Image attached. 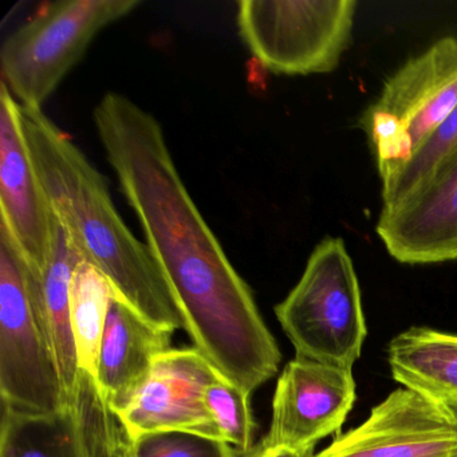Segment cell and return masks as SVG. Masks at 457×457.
<instances>
[{"mask_svg": "<svg viewBox=\"0 0 457 457\" xmlns=\"http://www.w3.org/2000/svg\"><path fill=\"white\" fill-rule=\"evenodd\" d=\"M457 149V106L395 175L382 181V207H389L421 184Z\"/></svg>", "mask_w": 457, "mask_h": 457, "instance_id": "obj_19", "label": "cell"}, {"mask_svg": "<svg viewBox=\"0 0 457 457\" xmlns=\"http://www.w3.org/2000/svg\"><path fill=\"white\" fill-rule=\"evenodd\" d=\"M314 457H457V416L403 386Z\"/></svg>", "mask_w": 457, "mask_h": 457, "instance_id": "obj_8", "label": "cell"}, {"mask_svg": "<svg viewBox=\"0 0 457 457\" xmlns=\"http://www.w3.org/2000/svg\"><path fill=\"white\" fill-rule=\"evenodd\" d=\"M141 6L138 0L47 2L0 50V74L23 108L44 109L93 39Z\"/></svg>", "mask_w": 457, "mask_h": 457, "instance_id": "obj_4", "label": "cell"}, {"mask_svg": "<svg viewBox=\"0 0 457 457\" xmlns=\"http://www.w3.org/2000/svg\"><path fill=\"white\" fill-rule=\"evenodd\" d=\"M315 448H293V446H262L253 448L248 457H314Z\"/></svg>", "mask_w": 457, "mask_h": 457, "instance_id": "obj_21", "label": "cell"}, {"mask_svg": "<svg viewBox=\"0 0 457 457\" xmlns=\"http://www.w3.org/2000/svg\"><path fill=\"white\" fill-rule=\"evenodd\" d=\"M21 125L53 213L84 261L149 322L170 333L184 328L164 275L117 211L105 176L44 109L21 106Z\"/></svg>", "mask_w": 457, "mask_h": 457, "instance_id": "obj_2", "label": "cell"}, {"mask_svg": "<svg viewBox=\"0 0 457 457\" xmlns=\"http://www.w3.org/2000/svg\"><path fill=\"white\" fill-rule=\"evenodd\" d=\"M377 234L400 263L456 261L457 149L405 197L382 207Z\"/></svg>", "mask_w": 457, "mask_h": 457, "instance_id": "obj_12", "label": "cell"}, {"mask_svg": "<svg viewBox=\"0 0 457 457\" xmlns=\"http://www.w3.org/2000/svg\"><path fill=\"white\" fill-rule=\"evenodd\" d=\"M296 357L352 370L368 336L360 283L341 237L312 251L295 287L275 306Z\"/></svg>", "mask_w": 457, "mask_h": 457, "instance_id": "obj_3", "label": "cell"}, {"mask_svg": "<svg viewBox=\"0 0 457 457\" xmlns=\"http://www.w3.org/2000/svg\"><path fill=\"white\" fill-rule=\"evenodd\" d=\"M250 395L221 376L205 390V403L218 428L219 437L229 444L240 457L250 456L255 448V421Z\"/></svg>", "mask_w": 457, "mask_h": 457, "instance_id": "obj_18", "label": "cell"}, {"mask_svg": "<svg viewBox=\"0 0 457 457\" xmlns=\"http://www.w3.org/2000/svg\"><path fill=\"white\" fill-rule=\"evenodd\" d=\"M354 403L352 370L295 357L278 378L271 425L259 445L315 448L341 429Z\"/></svg>", "mask_w": 457, "mask_h": 457, "instance_id": "obj_10", "label": "cell"}, {"mask_svg": "<svg viewBox=\"0 0 457 457\" xmlns=\"http://www.w3.org/2000/svg\"><path fill=\"white\" fill-rule=\"evenodd\" d=\"M172 334L149 322L120 296L112 299L93 379L114 417L132 403L157 358L172 349Z\"/></svg>", "mask_w": 457, "mask_h": 457, "instance_id": "obj_14", "label": "cell"}, {"mask_svg": "<svg viewBox=\"0 0 457 457\" xmlns=\"http://www.w3.org/2000/svg\"><path fill=\"white\" fill-rule=\"evenodd\" d=\"M117 424H119V421H117ZM119 427H117V425L114 427L113 432H112L111 437H109L108 444H106L105 453H104V457H122L119 445Z\"/></svg>", "mask_w": 457, "mask_h": 457, "instance_id": "obj_22", "label": "cell"}, {"mask_svg": "<svg viewBox=\"0 0 457 457\" xmlns=\"http://www.w3.org/2000/svg\"><path fill=\"white\" fill-rule=\"evenodd\" d=\"M355 9L354 0H242L237 30L270 73H330L349 44Z\"/></svg>", "mask_w": 457, "mask_h": 457, "instance_id": "obj_7", "label": "cell"}, {"mask_svg": "<svg viewBox=\"0 0 457 457\" xmlns=\"http://www.w3.org/2000/svg\"><path fill=\"white\" fill-rule=\"evenodd\" d=\"M122 457H240L226 441L186 430L148 433L128 440L120 427Z\"/></svg>", "mask_w": 457, "mask_h": 457, "instance_id": "obj_20", "label": "cell"}, {"mask_svg": "<svg viewBox=\"0 0 457 457\" xmlns=\"http://www.w3.org/2000/svg\"><path fill=\"white\" fill-rule=\"evenodd\" d=\"M218 377L196 347L162 353L132 403L116 416L125 437L186 430L220 440L205 403V390Z\"/></svg>", "mask_w": 457, "mask_h": 457, "instance_id": "obj_9", "label": "cell"}, {"mask_svg": "<svg viewBox=\"0 0 457 457\" xmlns=\"http://www.w3.org/2000/svg\"><path fill=\"white\" fill-rule=\"evenodd\" d=\"M457 106V38L409 60L361 119L381 180L403 167Z\"/></svg>", "mask_w": 457, "mask_h": 457, "instance_id": "obj_5", "label": "cell"}, {"mask_svg": "<svg viewBox=\"0 0 457 457\" xmlns=\"http://www.w3.org/2000/svg\"><path fill=\"white\" fill-rule=\"evenodd\" d=\"M93 121L122 195L184 318V330L223 378L253 393L279 369L282 353L253 291L187 189L159 120L117 92Z\"/></svg>", "mask_w": 457, "mask_h": 457, "instance_id": "obj_1", "label": "cell"}, {"mask_svg": "<svg viewBox=\"0 0 457 457\" xmlns=\"http://www.w3.org/2000/svg\"><path fill=\"white\" fill-rule=\"evenodd\" d=\"M393 378L457 416V334L411 328L387 347Z\"/></svg>", "mask_w": 457, "mask_h": 457, "instance_id": "obj_16", "label": "cell"}, {"mask_svg": "<svg viewBox=\"0 0 457 457\" xmlns=\"http://www.w3.org/2000/svg\"><path fill=\"white\" fill-rule=\"evenodd\" d=\"M84 261L71 237L55 219L54 242L49 262L39 274L28 269L39 309L46 320L55 360L66 395L73 398L84 373L79 365L71 322V288L74 271Z\"/></svg>", "mask_w": 457, "mask_h": 457, "instance_id": "obj_15", "label": "cell"}, {"mask_svg": "<svg viewBox=\"0 0 457 457\" xmlns=\"http://www.w3.org/2000/svg\"><path fill=\"white\" fill-rule=\"evenodd\" d=\"M0 227L33 274L49 262L55 216L37 178L21 125V105L0 82Z\"/></svg>", "mask_w": 457, "mask_h": 457, "instance_id": "obj_11", "label": "cell"}, {"mask_svg": "<svg viewBox=\"0 0 457 457\" xmlns=\"http://www.w3.org/2000/svg\"><path fill=\"white\" fill-rule=\"evenodd\" d=\"M116 425L95 379L84 373L79 393L54 413L2 405L0 457H104Z\"/></svg>", "mask_w": 457, "mask_h": 457, "instance_id": "obj_13", "label": "cell"}, {"mask_svg": "<svg viewBox=\"0 0 457 457\" xmlns=\"http://www.w3.org/2000/svg\"><path fill=\"white\" fill-rule=\"evenodd\" d=\"M0 395L22 413L61 411L66 395L46 320L26 266L0 227Z\"/></svg>", "mask_w": 457, "mask_h": 457, "instance_id": "obj_6", "label": "cell"}, {"mask_svg": "<svg viewBox=\"0 0 457 457\" xmlns=\"http://www.w3.org/2000/svg\"><path fill=\"white\" fill-rule=\"evenodd\" d=\"M119 296L109 280L87 262L74 271L71 288V322L82 373L95 378L101 339L112 299Z\"/></svg>", "mask_w": 457, "mask_h": 457, "instance_id": "obj_17", "label": "cell"}]
</instances>
